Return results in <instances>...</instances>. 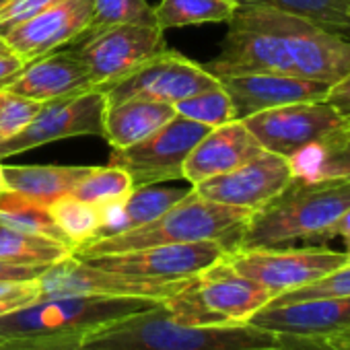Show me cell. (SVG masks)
I'll list each match as a JSON object with an SVG mask.
<instances>
[{
  "instance_id": "8",
  "label": "cell",
  "mask_w": 350,
  "mask_h": 350,
  "mask_svg": "<svg viewBox=\"0 0 350 350\" xmlns=\"http://www.w3.org/2000/svg\"><path fill=\"white\" fill-rule=\"evenodd\" d=\"M264 150L291 159L299 150L350 126V113L327 99L272 107L243 120Z\"/></svg>"
},
{
  "instance_id": "14",
  "label": "cell",
  "mask_w": 350,
  "mask_h": 350,
  "mask_svg": "<svg viewBox=\"0 0 350 350\" xmlns=\"http://www.w3.org/2000/svg\"><path fill=\"white\" fill-rule=\"evenodd\" d=\"M227 247L219 241H196V243H171L152 245L134 252L107 254L81 258L97 268L122 272L128 276L152 278V280H184L200 274L208 266L217 264L227 256Z\"/></svg>"
},
{
  "instance_id": "20",
  "label": "cell",
  "mask_w": 350,
  "mask_h": 350,
  "mask_svg": "<svg viewBox=\"0 0 350 350\" xmlns=\"http://www.w3.org/2000/svg\"><path fill=\"white\" fill-rule=\"evenodd\" d=\"M91 89H97L95 81L75 52H52L27 62L5 91L46 103Z\"/></svg>"
},
{
  "instance_id": "6",
  "label": "cell",
  "mask_w": 350,
  "mask_h": 350,
  "mask_svg": "<svg viewBox=\"0 0 350 350\" xmlns=\"http://www.w3.org/2000/svg\"><path fill=\"white\" fill-rule=\"evenodd\" d=\"M161 301L103 295L50 297L0 315V340L27 336H85Z\"/></svg>"
},
{
  "instance_id": "25",
  "label": "cell",
  "mask_w": 350,
  "mask_h": 350,
  "mask_svg": "<svg viewBox=\"0 0 350 350\" xmlns=\"http://www.w3.org/2000/svg\"><path fill=\"white\" fill-rule=\"evenodd\" d=\"M239 3L235 0H161L152 9L157 25L165 29L208 23H229Z\"/></svg>"
},
{
  "instance_id": "12",
  "label": "cell",
  "mask_w": 350,
  "mask_h": 350,
  "mask_svg": "<svg viewBox=\"0 0 350 350\" xmlns=\"http://www.w3.org/2000/svg\"><path fill=\"white\" fill-rule=\"evenodd\" d=\"M107 99L101 89L42 103L33 122L17 136L0 142V159L77 136H103Z\"/></svg>"
},
{
  "instance_id": "29",
  "label": "cell",
  "mask_w": 350,
  "mask_h": 350,
  "mask_svg": "<svg viewBox=\"0 0 350 350\" xmlns=\"http://www.w3.org/2000/svg\"><path fill=\"white\" fill-rule=\"evenodd\" d=\"M188 190L182 188H165V186H144L134 188L128 198L122 200V213H124V231L138 229L148 225L150 221L159 219L163 213H167L173 204H178Z\"/></svg>"
},
{
  "instance_id": "21",
  "label": "cell",
  "mask_w": 350,
  "mask_h": 350,
  "mask_svg": "<svg viewBox=\"0 0 350 350\" xmlns=\"http://www.w3.org/2000/svg\"><path fill=\"white\" fill-rule=\"evenodd\" d=\"M175 107L165 101L126 99L107 103L103 120V138L111 148H128L173 120Z\"/></svg>"
},
{
  "instance_id": "39",
  "label": "cell",
  "mask_w": 350,
  "mask_h": 350,
  "mask_svg": "<svg viewBox=\"0 0 350 350\" xmlns=\"http://www.w3.org/2000/svg\"><path fill=\"white\" fill-rule=\"evenodd\" d=\"M48 268L42 266H17L9 262H0V280L5 282H25V280H38Z\"/></svg>"
},
{
  "instance_id": "19",
  "label": "cell",
  "mask_w": 350,
  "mask_h": 350,
  "mask_svg": "<svg viewBox=\"0 0 350 350\" xmlns=\"http://www.w3.org/2000/svg\"><path fill=\"white\" fill-rule=\"evenodd\" d=\"M250 323L288 336H336L350 327V297H321L266 305Z\"/></svg>"
},
{
  "instance_id": "33",
  "label": "cell",
  "mask_w": 350,
  "mask_h": 350,
  "mask_svg": "<svg viewBox=\"0 0 350 350\" xmlns=\"http://www.w3.org/2000/svg\"><path fill=\"white\" fill-rule=\"evenodd\" d=\"M40 101L15 95L11 91H0V142L23 132L40 113Z\"/></svg>"
},
{
  "instance_id": "45",
  "label": "cell",
  "mask_w": 350,
  "mask_h": 350,
  "mask_svg": "<svg viewBox=\"0 0 350 350\" xmlns=\"http://www.w3.org/2000/svg\"><path fill=\"white\" fill-rule=\"evenodd\" d=\"M338 336H342V338H346V340H350V327H348V329H344V332H340Z\"/></svg>"
},
{
  "instance_id": "32",
  "label": "cell",
  "mask_w": 350,
  "mask_h": 350,
  "mask_svg": "<svg viewBox=\"0 0 350 350\" xmlns=\"http://www.w3.org/2000/svg\"><path fill=\"white\" fill-rule=\"evenodd\" d=\"M111 25H157L154 11L146 0H93V21L89 31Z\"/></svg>"
},
{
  "instance_id": "2",
  "label": "cell",
  "mask_w": 350,
  "mask_h": 350,
  "mask_svg": "<svg viewBox=\"0 0 350 350\" xmlns=\"http://www.w3.org/2000/svg\"><path fill=\"white\" fill-rule=\"evenodd\" d=\"M280 342V334L254 323H180L163 303L81 336L85 350H274Z\"/></svg>"
},
{
  "instance_id": "42",
  "label": "cell",
  "mask_w": 350,
  "mask_h": 350,
  "mask_svg": "<svg viewBox=\"0 0 350 350\" xmlns=\"http://www.w3.org/2000/svg\"><path fill=\"white\" fill-rule=\"evenodd\" d=\"M33 280H25V282H5L0 280V299H7V297H13L21 291H25Z\"/></svg>"
},
{
  "instance_id": "7",
  "label": "cell",
  "mask_w": 350,
  "mask_h": 350,
  "mask_svg": "<svg viewBox=\"0 0 350 350\" xmlns=\"http://www.w3.org/2000/svg\"><path fill=\"white\" fill-rule=\"evenodd\" d=\"M225 260L278 297L346 266L348 254L327 247H239Z\"/></svg>"
},
{
  "instance_id": "40",
  "label": "cell",
  "mask_w": 350,
  "mask_h": 350,
  "mask_svg": "<svg viewBox=\"0 0 350 350\" xmlns=\"http://www.w3.org/2000/svg\"><path fill=\"white\" fill-rule=\"evenodd\" d=\"M327 101H332L334 105H338L342 111L350 113V75H346L344 79H340L338 83H334L327 91Z\"/></svg>"
},
{
  "instance_id": "5",
  "label": "cell",
  "mask_w": 350,
  "mask_h": 350,
  "mask_svg": "<svg viewBox=\"0 0 350 350\" xmlns=\"http://www.w3.org/2000/svg\"><path fill=\"white\" fill-rule=\"evenodd\" d=\"M276 295L239 274L225 258L188 278L163 301L169 317L188 325H241Z\"/></svg>"
},
{
  "instance_id": "13",
  "label": "cell",
  "mask_w": 350,
  "mask_h": 350,
  "mask_svg": "<svg viewBox=\"0 0 350 350\" xmlns=\"http://www.w3.org/2000/svg\"><path fill=\"white\" fill-rule=\"evenodd\" d=\"M184 280H152L140 276H128L97 268L77 256H70L50 266L40 278L42 299L64 295H103V297H134L165 301L175 291H180Z\"/></svg>"
},
{
  "instance_id": "4",
  "label": "cell",
  "mask_w": 350,
  "mask_h": 350,
  "mask_svg": "<svg viewBox=\"0 0 350 350\" xmlns=\"http://www.w3.org/2000/svg\"><path fill=\"white\" fill-rule=\"evenodd\" d=\"M250 217L252 211L206 200L192 188L178 204H173L167 213H163L148 225L111 237L93 239L77 247L72 256L93 258L144 250L152 245L196 241H219L227 247V252H233L239 245Z\"/></svg>"
},
{
  "instance_id": "37",
  "label": "cell",
  "mask_w": 350,
  "mask_h": 350,
  "mask_svg": "<svg viewBox=\"0 0 350 350\" xmlns=\"http://www.w3.org/2000/svg\"><path fill=\"white\" fill-rule=\"evenodd\" d=\"M280 346L274 350H350V340L342 336H288L280 334Z\"/></svg>"
},
{
  "instance_id": "43",
  "label": "cell",
  "mask_w": 350,
  "mask_h": 350,
  "mask_svg": "<svg viewBox=\"0 0 350 350\" xmlns=\"http://www.w3.org/2000/svg\"><path fill=\"white\" fill-rule=\"evenodd\" d=\"M7 190V184H5V173H3V163H0V192Z\"/></svg>"
},
{
  "instance_id": "3",
  "label": "cell",
  "mask_w": 350,
  "mask_h": 350,
  "mask_svg": "<svg viewBox=\"0 0 350 350\" xmlns=\"http://www.w3.org/2000/svg\"><path fill=\"white\" fill-rule=\"evenodd\" d=\"M350 208V180H301L254 211L239 247H284L293 241L334 239L336 223Z\"/></svg>"
},
{
  "instance_id": "24",
  "label": "cell",
  "mask_w": 350,
  "mask_h": 350,
  "mask_svg": "<svg viewBox=\"0 0 350 350\" xmlns=\"http://www.w3.org/2000/svg\"><path fill=\"white\" fill-rule=\"evenodd\" d=\"M72 256V247L0 223V262L50 268Z\"/></svg>"
},
{
  "instance_id": "31",
  "label": "cell",
  "mask_w": 350,
  "mask_h": 350,
  "mask_svg": "<svg viewBox=\"0 0 350 350\" xmlns=\"http://www.w3.org/2000/svg\"><path fill=\"white\" fill-rule=\"evenodd\" d=\"M173 107L178 116L198 122L206 128H217V126L237 120L233 101L229 93L223 89V85H219L217 89L192 95L188 99H182L178 103H173Z\"/></svg>"
},
{
  "instance_id": "47",
  "label": "cell",
  "mask_w": 350,
  "mask_h": 350,
  "mask_svg": "<svg viewBox=\"0 0 350 350\" xmlns=\"http://www.w3.org/2000/svg\"><path fill=\"white\" fill-rule=\"evenodd\" d=\"M348 33H350V11H348Z\"/></svg>"
},
{
  "instance_id": "49",
  "label": "cell",
  "mask_w": 350,
  "mask_h": 350,
  "mask_svg": "<svg viewBox=\"0 0 350 350\" xmlns=\"http://www.w3.org/2000/svg\"><path fill=\"white\" fill-rule=\"evenodd\" d=\"M235 3H237V0H235Z\"/></svg>"
},
{
  "instance_id": "41",
  "label": "cell",
  "mask_w": 350,
  "mask_h": 350,
  "mask_svg": "<svg viewBox=\"0 0 350 350\" xmlns=\"http://www.w3.org/2000/svg\"><path fill=\"white\" fill-rule=\"evenodd\" d=\"M334 237H342L346 243V252H350V208L342 215V219L336 223Z\"/></svg>"
},
{
  "instance_id": "23",
  "label": "cell",
  "mask_w": 350,
  "mask_h": 350,
  "mask_svg": "<svg viewBox=\"0 0 350 350\" xmlns=\"http://www.w3.org/2000/svg\"><path fill=\"white\" fill-rule=\"evenodd\" d=\"M288 161L293 175L301 180H350V126L299 150Z\"/></svg>"
},
{
  "instance_id": "9",
  "label": "cell",
  "mask_w": 350,
  "mask_h": 350,
  "mask_svg": "<svg viewBox=\"0 0 350 350\" xmlns=\"http://www.w3.org/2000/svg\"><path fill=\"white\" fill-rule=\"evenodd\" d=\"M208 130L198 122L175 116L144 140L128 148H113L109 165L122 167L132 178L134 188L184 180V161Z\"/></svg>"
},
{
  "instance_id": "10",
  "label": "cell",
  "mask_w": 350,
  "mask_h": 350,
  "mask_svg": "<svg viewBox=\"0 0 350 350\" xmlns=\"http://www.w3.org/2000/svg\"><path fill=\"white\" fill-rule=\"evenodd\" d=\"M159 25H111L83 36L77 56L91 72L95 87L105 89L167 50Z\"/></svg>"
},
{
  "instance_id": "26",
  "label": "cell",
  "mask_w": 350,
  "mask_h": 350,
  "mask_svg": "<svg viewBox=\"0 0 350 350\" xmlns=\"http://www.w3.org/2000/svg\"><path fill=\"white\" fill-rule=\"evenodd\" d=\"M0 223H5L13 229H19L23 233L42 235V237L70 245L68 239L64 237V233L54 223L52 215L48 213V206L33 202V200H29L17 192H11V190L0 192Z\"/></svg>"
},
{
  "instance_id": "22",
  "label": "cell",
  "mask_w": 350,
  "mask_h": 350,
  "mask_svg": "<svg viewBox=\"0 0 350 350\" xmlns=\"http://www.w3.org/2000/svg\"><path fill=\"white\" fill-rule=\"evenodd\" d=\"M89 171L85 165H3L7 190L44 206L70 194Z\"/></svg>"
},
{
  "instance_id": "44",
  "label": "cell",
  "mask_w": 350,
  "mask_h": 350,
  "mask_svg": "<svg viewBox=\"0 0 350 350\" xmlns=\"http://www.w3.org/2000/svg\"><path fill=\"white\" fill-rule=\"evenodd\" d=\"M5 50H9V46H7L5 38H3V36H0V52H5Z\"/></svg>"
},
{
  "instance_id": "30",
  "label": "cell",
  "mask_w": 350,
  "mask_h": 350,
  "mask_svg": "<svg viewBox=\"0 0 350 350\" xmlns=\"http://www.w3.org/2000/svg\"><path fill=\"white\" fill-rule=\"evenodd\" d=\"M132 190L134 184L130 175L122 167L107 165V167H91V171L79 182V186L70 194L89 204L103 206L128 198Z\"/></svg>"
},
{
  "instance_id": "46",
  "label": "cell",
  "mask_w": 350,
  "mask_h": 350,
  "mask_svg": "<svg viewBox=\"0 0 350 350\" xmlns=\"http://www.w3.org/2000/svg\"><path fill=\"white\" fill-rule=\"evenodd\" d=\"M9 3H11V0H0V11H3Z\"/></svg>"
},
{
  "instance_id": "36",
  "label": "cell",
  "mask_w": 350,
  "mask_h": 350,
  "mask_svg": "<svg viewBox=\"0 0 350 350\" xmlns=\"http://www.w3.org/2000/svg\"><path fill=\"white\" fill-rule=\"evenodd\" d=\"M0 350H85L81 336H27L0 340Z\"/></svg>"
},
{
  "instance_id": "15",
  "label": "cell",
  "mask_w": 350,
  "mask_h": 350,
  "mask_svg": "<svg viewBox=\"0 0 350 350\" xmlns=\"http://www.w3.org/2000/svg\"><path fill=\"white\" fill-rule=\"evenodd\" d=\"M295 178L291 161L270 150H262L241 167L192 186L202 198L227 206L258 211L278 196Z\"/></svg>"
},
{
  "instance_id": "18",
  "label": "cell",
  "mask_w": 350,
  "mask_h": 350,
  "mask_svg": "<svg viewBox=\"0 0 350 350\" xmlns=\"http://www.w3.org/2000/svg\"><path fill=\"white\" fill-rule=\"evenodd\" d=\"M262 144L243 124L233 120L229 124L211 128L184 161L182 178L192 186L202 184L215 175H223L241 167L262 152Z\"/></svg>"
},
{
  "instance_id": "1",
  "label": "cell",
  "mask_w": 350,
  "mask_h": 350,
  "mask_svg": "<svg viewBox=\"0 0 350 350\" xmlns=\"http://www.w3.org/2000/svg\"><path fill=\"white\" fill-rule=\"evenodd\" d=\"M202 66L215 77L264 72L334 85L350 75V40L276 9L237 5L219 56Z\"/></svg>"
},
{
  "instance_id": "11",
  "label": "cell",
  "mask_w": 350,
  "mask_h": 350,
  "mask_svg": "<svg viewBox=\"0 0 350 350\" xmlns=\"http://www.w3.org/2000/svg\"><path fill=\"white\" fill-rule=\"evenodd\" d=\"M219 85V77L208 72L202 64L173 50H165L126 79L101 91L105 93L107 103L126 99H150L173 105L192 95L217 89Z\"/></svg>"
},
{
  "instance_id": "48",
  "label": "cell",
  "mask_w": 350,
  "mask_h": 350,
  "mask_svg": "<svg viewBox=\"0 0 350 350\" xmlns=\"http://www.w3.org/2000/svg\"><path fill=\"white\" fill-rule=\"evenodd\" d=\"M348 254V264H350V252H346Z\"/></svg>"
},
{
  "instance_id": "16",
  "label": "cell",
  "mask_w": 350,
  "mask_h": 350,
  "mask_svg": "<svg viewBox=\"0 0 350 350\" xmlns=\"http://www.w3.org/2000/svg\"><path fill=\"white\" fill-rule=\"evenodd\" d=\"M93 21V0H64V3L21 21L7 36V46L25 62L56 52L81 40Z\"/></svg>"
},
{
  "instance_id": "28",
  "label": "cell",
  "mask_w": 350,
  "mask_h": 350,
  "mask_svg": "<svg viewBox=\"0 0 350 350\" xmlns=\"http://www.w3.org/2000/svg\"><path fill=\"white\" fill-rule=\"evenodd\" d=\"M239 5H258L276 9L305 21H311L329 31L348 33V11L350 0H237Z\"/></svg>"
},
{
  "instance_id": "38",
  "label": "cell",
  "mask_w": 350,
  "mask_h": 350,
  "mask_svg": "<svg viewBox=\"0 0 350 350\" xmlns=\"http://www.w3.org/2000/svg\"><path fill=\"white\" fill-rule=\"evenodd\" d=\"M25 60L21 56H17L11 48L0 52V91H5L25 68Z\"/></svg>"
},
{
  "instance_id": "35",
  "label": "cell",
  "mask_w": 350,
  "mask_h": 350,
  "mask_svg": "<svg viewBox=\"0 0 350 350\" xmlns=\"http://www.w3.org/2000/svg\"><path fill=\"white\" fill-rule=\"evenodd\" d=\"M64 0H11V3L0 11V36H7L15 25H19L25 19H31Z\"/></svg>"
},
{
  "instance_id": "27",
  "label": "cell",
  "mask_w": 350,
  "mask_h": 350,
  "mask_svg": "<svg viewBox=\"0 0 350 350\" xmlns=\"http://www.w3.org/2000/svg\"><path fill=\"white\" fill-rule=\"evenodd\" d=\"M48 213L52 215L58 229L64 233L72 250L93 241L101 229V211L95 204H89L72 194H64L56 198ZM75 254V252H72Z\"/></svg>"
},
{
  "instance_id": "17",
  "label": "cell",
  "mask_w": 350,
  "mask_h": 350,
  "mask_svg": "<svg viewBox=\"0 0 350 350\" xmlns=\"http://www.w3.org/2000/svg\"><path fill=\"white\" fill-rule=\"evenodd\" d=\"M223 89L229 93L235 118L245 120L254 113L301 101H319L327 97L332 85L311 79L286 77V75H227L219 77Z\"/></svg>"
},
{
  "instance_id": "34",
  "label": "cell",
  "mask_w": 350,
  "mask_h": 350,
  "mask_svg": "<svg viewBox=\"0 0 350 350\" xmlns=\"http://www.w3.org/2000/svg\"><path fill=\"white\" fill-rule=\"evenodd\" d=\"M321 297H350V264L329 272L327 276L305 284L295 291H286L272 299V305L305 301V299H321ZM270 305V303H268Z\"/></svg>"
}]
</instances>
